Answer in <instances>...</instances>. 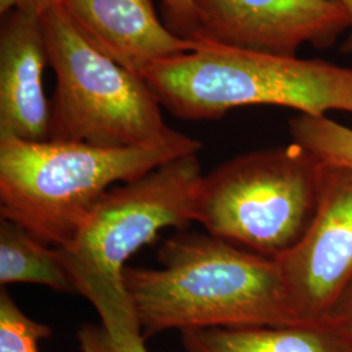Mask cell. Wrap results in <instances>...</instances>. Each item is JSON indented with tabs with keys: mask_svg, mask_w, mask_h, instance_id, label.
Listing matches in <instances>:
<instances>
[{
	"mask_svg": "<svg viewBox=\"0 0 352 352\" xmlns=\"http://www.w3.org/2000/svg\"><path fill=\"white\" fill-rule=\"evenodd\" d=\"M101 324H85L77 330L81 352H148L135 307L100 315Z\"/></svg>",
	"mask_w": 352,
	"mask_h": 352,
	"instance_id": "cell-14",
	"label": "cell"
},
{
	"mask_svg": "<svg viewBox=\"0 0 352 352\" xmlns=\"http://www.w3.org/2000/svg\"><path fill=\"white\" fill-rule=\"evenodd\" d=\"M49 65L55 74L51 141L103 148L157 146L177 139L144 76L94 50L60 6L42 14Z\"/></svg>",
	"mask_w": 352,
	"mask_h": 352,
	"instance_id": "cell-6",
	"label": "cell"
},
{
	"mask_svg": "<svg viewBox=\"0 0 352 352\" xmlns=\"http://www.w3.org/2000/svg\"><path fill=\"white\" fill-rule=\"evenodd\" d=\"M202 176L197 154H187L109 189L74 240L58 248L76 291L98 315L133 305L123 282L126 261L164 228L184 231L195 222Z\"/></svg>",
	"mask_w": 352,
	"mask_h": 352,
	"instance_id": "cell-5",
	"label": "cell"
},
{
	"mask_svg": "<svg viewBox=\"0 0 352 352\" xmlns=\"http://www.w3.org/2000/svg\"><path fill=\"white\" fill-rule=\"evenodd\" d=\"M201 149L200 141L184 133L139 148L0 136V214L45 244L63 248L113 184Z\"/></svg>",
	"mask_w": 352,
	"mask_h": 352,
	"instance_id": "cell-2",
	"label": "cell"
},
{
	"mask_svg": "<svg viewBox=\"0 0 352 352\" xmlns=\"http://www.w3.org/2000/svg\"><path fill=\"white\" fill-rule=\"evenodd\" d=\"M59 6L88 45L136 75L199 46L170 32L153 0H62Z\"/></svg>",
	"mask_w": 352,
	"mask_h": 352,
	"instance_id": "cell-9",
	"label": "cell"
},
{
	"mask_svg": "<svg viewBox=\"0 0 352 352\" xmlns=\"http://www.w3.org/2000/svg\"><path fill=\"white\" fill-rule=\"evenodd\" d=\"M164 25L177 37L195 39L197 30L195 0H162Z\"/></svg>",
	"mask_w": 352,
	"mask_h": 352,
	"instance_id": "cell-16",
	"label": "cell"
},
{
	"mask_svg": "<svg viewBox=\"0 0 352 352\" xmlns=\"http://www.w3.org/2000/svg\"><path fill=\"white\" fill-rule=\"evenodd\" d=\"M49 65L42 16L12 10L0 28V136L47 141L50 102L42 84Z\"/></svg>",
	"mask_w": 352,
	"mask_h": 352,
	"instance_id": "cell-10",
	"label": "cell"
},
{
	"mask_svg": "<svg viewBox=\"0 0 352 352\" xmlns=\"http://www.w3.org/2000/svg\"><path fill=\"white\" fill-rule=\"evenodd\" d=\"M336 1L342 4L343 8L347 11L349 16H350V29H349L347 37L344 39L340 50L344 54H352V0H336Z\"/></svg>",
	"mask_w": 352,
	"mask_h": 352,
	"instance_id": "cell-19",
	"label": "cell"
},
{
	"mask_svg": "<svg viewBox=\"0 0 352 352\" xmlns=\"http://www.w3.org/2000/svg\"><path fill=\"white\" fill-rule=\"evenodd\" d=\"M51 329L26 316L7 289L0 292V352H39Z\"/></svg>",
	"mask_w": 352,
	"mask_h": 352,
	"instance_id": "cell-15",
	"label": "cell"
},
{
	"mask_svg": "<svg viewBox=\"0 0 352 352\" xmlns=\"http://www.w3.org/2000/svg\"><path fill=\"white\" fill-rule=\"evenodd\" d=\"M60 1L62 0H0V12L6 14L12 10H21L42 16L51 8L58 7Z\"/></svg>",
	"mask_w": 352,
	"mask_h": 352,
	"instance_id": "cell-17",
	"label": "cell"
},
{
	"mask_svg": "<svg viewBox=\"0 0 352 352\" xmlns=\"http://www.w3.org/2000/svg\"><path fill=\"white\" fill-rule=\"evenodd\" d=\"M276 263L299 322L334 315L352 286L351 167L322 162L315 217L299 243Z\"/></svg>",
	"mask_w": 352,
	"mask_h": 352,
	"instance_id": "cell-7",
	"label": "cell"
},
{
	"mask_svg": "<svg viewBox=\"0 0 352 352\" xmlns=\"http://www.w3.org/2000/svg\"><path fill=\"white\" fill-rule=\"evenodd\" d=\"M186 352H352L336 317L282 327H209L182 331Z\"/></svg>",
	"mask_w": 352,
	"mask_h": 352,
	"instance_id": "cell-11",
	"label": "cell"
},
{
	"mask_svg": "<svg viewBox=\"0 0 352 352\" xmlns=\"http://www.w3.org/2000/svg\"><path fill=\"white\" fill-rule=\"evenodd\" d=\"M0 283L1 287L33 283L62 292H77L59 250L7 218L0 222Z\"/></svg>",
	"mask_w": 352,
	"mask_h": 352,
	"instance_id": "cell-12",
	"label": "cell"
},
{
	"mask_svg": "<svg viewBox=\"0 0 352 352\" xmlns=\"http://www.w3.org/2000/svg\"><path fill=\"white\" fill-rule=\"evenodd\" d=\"M195 13L193 41L279 56L329 49L350 29L336 0H195Z\"/></svg>",
	"mask_w": 352,
	"mask_h": 352,
	"instance_id": "cell-8",
	"label": "cell"
},
{
	"mask_svg": "<svg viewBox=\"0 0 352 352\" xmlns=\"http://www.w3.org/2000/svg\"><path fill=\"white\" fill-rule=\"evenodd\" d=\"M144 78L166 110L184 120H213L247 106L302 115L352 113V68L199 42L197 49L151 65Z\"/></svg>",
	"mask_w": 352,
	"mask_h": 352,
	"instance_id": "cell-3",
	"label": "cell"
},
{
	"mask_svg": "<svg viewBox=\"0 0 352 352\" xmlns=\"http://www.w3.org/2000/svg\"><path fill=\"white\" fill-rule=\"evenodd\" d=\"M321 166L292 141L236 155L202 176L195 222L215 238L277 260L315 217Z\"/></svg>",
	"mask_w": 352,
	"mask_h": 352,
	"instance_id": "cell-4",
	"label": "cell"
},
{
	"mask_svg": "<svg viewBox=\"0 0 352 352\" xmlns=\"http://www.w3.org/2000/svg\"><path fill=\"white\" fill-rule=\"evenodd\" d=\"M291 141L325 164L352 168V128L329 116L302 115L289 119Z\"/></svg>",
	"mask_w": 352,
	"mask_h": 352,
	"instance_id": "cell-13",
	"label": "cell"
},
{
	"mask_svg": "<svg viewBox=\"0 0 352 352\" xmlns=\"http://www.w3.org/2000/svg\"><path fill=\"white\" fill-rule=\"evenodd\" d=\"M333 317H336L352 336V286L342 299Z\"/></svg>",
	"mask_w": 352,
	"mask_h": 352,
	"instance_id": "cell-18",
	"label": "cell"
},
{
	"mask_svg": "<svg viewBox=\"0 0 352 352\" xmlns=\"http://www.w3.org/2000/svg\"><path fill=\"white\" fill-rule=\"evenodd\" d=\"M158 260L160 269L123 270L144 338L171 329L302 324L289 309L276 260L186 231L164 241Z\"/></svg>",
	"mask_w": 352,
	"mask_h": 352,
	"instance_id": "cell-1",
	"label": "cell"
}]
</instances>
